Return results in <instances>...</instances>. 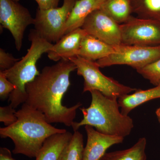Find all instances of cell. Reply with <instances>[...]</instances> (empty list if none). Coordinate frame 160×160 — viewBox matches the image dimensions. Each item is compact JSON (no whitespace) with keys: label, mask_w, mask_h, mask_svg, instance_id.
Returning a JSON list of instances; mask_svg holds the SVG:
<instances>
[{"label":"cell","mask_w":160,"mask_h":160,"mask_svg":"<svg viewBox=\"0 0 160 160\" xmlns=\"http://www.w3.org/2000/svg\"><path fill=\"white\" fill-rule=\"evenodd\" d=\"M19 61L12 55L6 52L4 49H0V69L3 71L11 68Z\"/></svg>","instance_id":"obj_24"},{"label":"cell","mask_w":160,"mask_h":160,"mask_svg":"<svg viewBox=\"0 0 160 160\" xmlns=\"http://www.w3.org/2000/svg\"><path fill=\"white\" fill-rule=\"evenodd\" d=\"M0 160H16L12 158L10 150L6 147L0 148Z\"/></svg>","instance_id":"obj_26"},{"label":"cell","mask_w":160,"mask_h":160,"mask_svg":"<svg viewBox=\"0 0 160 160\" xmlns=\"http://www.w3.org/2000/svg\"><path fill=\"white\" fill-rule=\"evenodd\" d=\"M15 122L0 129L2 138H9L14 144L12 153L36 158L44 142L49 137L67 131L52 126L42 112L23 103L17 111Z\"/></svg>","instance_id":"obj_2"},{"label":"cell","mask_w":160,"mask_h":160,"mask_svg":"<svg viewBox=\"0 0 160 160\" xmlns=\"http://www.w3.org/2000/svg\"><path fill=\"white\" fill-rule=\"evenodd\" d=\"M81 28L88 34L112 46L122 44L120 25L101 9L89 14Z\"/></svg>","instance_id":"obj_10"},{"label":"cell","mask_w":160,"mask_h":160,"mask_svg":"<svg viewBox=\"0 0 160 160\" xmlns=\"http://www.w3.org/2000/svg\"><path fill=\"white\" fill-rule=\"evenodd\" d=\"M84 149L82 134L78 130L74 131L58 160H82Z\"/></svg>","instance_id":"obj_20"},{"label":"cell","mask_w":160,"mask_h":160,"mask_svg":"<svg viewBox=\"0 0 160 160\" xmlns=\"http://www.w3.org/2000/svg\"><path fill=\"white\" fill-rule=\"evenodd\" d=\"M115 51V46L87 34L82 41L78 56L87 60L96 62L107 57L114 53Z\"/></svg>","instance_id":"obj_14"},{"label":"cell","mask_w":160,"mask_h":160,"mask_svg":"<svg viewBox=\"0 0 160 160\" xmlns=\"http://www.w3.org/2000/svg\"><path fill=\"white\" fill-rule=\"evenodd\" d=\"M156 114L159 122L160 123V107L157 109L156 111Z\"/></svg>","instance_id":"obj_27"},{"label":"cell","mask_w":160,"mask_h":160,"mask_svg":"<svg viewBox=\"0 0 160 160\" xmlns=\"http://www.w3.org/2000/svg\"><path fill=\"white\" fill-rule=\"evenodd\" d=\"M69 60L76 66L77 74L84 79L83 92L97 90L110 98L118 99L123 96L134 92L138 89L125 86L103 74L96 62L79 56Z\"/></svg>","instance_id":"obj_5"},{"label":"cell","mask_w":160,"mask_h":160,"mask_svg":"<svg viewBox=\"0 0 160 160\" xmlns=\"http://www.w3.org/2000/svg\"><path fill=\"white\" fill-rule=\"evenodd\" d=\"M10 105L0 107V122L7 126H10L18 120L16 115L17 111Z\"/></svg>","instance_id":"obj_22"},{"label":"cell","mask_w":160,"mask_h":160,"mask_svg":"<svg viewBox=\"0 0 160 160\" xmlns=\"http://www.w3.org/2000/svg\"><path fill=\"white\" fill-rule=\"evenodd\" d=\"M82 28H78L65 34L48 52V57L54 62L69 60L78 55L83 38L87 34Z\"/></svg>","instance_id":"obj_12"},{"label":"cell","mask_w":160,"mask_h":160,"mask_svg":"<svg viewBox=\"0 0 160 160\" xmlns=\"http://www.w3.org/2000/svg\"><path fill=\"white\" fill-rule=\"evenodd\" d=\"M66 131L49 137L46 140L36 157L35 160H58L62 151L72 136Z\"/></svg>","instance_id":"obj_16"},{"label":"cell","mask_w":160,"mask_h":160,"mask_svg":"<svg viewBox=\"0 0 160 160\" xmlns=\"http://www.w3.org/2000/svg\"><path fill=\"white\" fill-rule=\"evenodd\" d=\"M137 71L151 84L158 86L160 84V58Z\"/></svg>","instance_id":"obj_21"},{"label":"cell","mask_w":160,"mask_h":160,"mask_svg":"<svg viewBox=\"0 0 160 160\" xmlns=\"http://www.w3.org/2000/svg\"><path fill=\"white\" fill-rule=\"evenodd\" d=\"M91 102L88 108L80 107L83 119L73 122V131L82 126H89L103 134L125 138L134 127L133 121L120 111L118 99L110 98L97 90L90 92Z\"/></svg>","instance_id":"obj_3"},{"label":"cell","mask_w":160,"mask_h":160,"mask_svg":"<svg viewBox=\"0 0 160 160\" xmlns=\"http://www.w3.org/2000/svg\"><path fill=\"white\" fill-rule=\"evenodd\" d=\"M69 60H62L53 66H46L32 82L26 85V104L42 113L50 124L62 123L72 126L81 103L67 107L63 98L70 86V76L76 70Z\"/></svg>","instance_id":"obj_1"},{"label":"cell","mask_w":160,"mask_h":160,"mask_svg":"<svg viewBox=\"0 0 160 160\" xmlns=\"http://www.w3.org/2000/svg\"><path fill=\"white\" fill-rule=\"evenodd\" d=\"M0 23L8 29L15 41L16 48L20 51L22 45L25 30L34 25V18L29 10L14 0H0Z\"/></svg>","instance_id":"obj_9"},{"label":"cell","mask_w":160,"mask_h":160,"mask_svg":"<svg viewBox=\"0 0 160 160\" xmlns=\"http://www.w3.org/2000/svg\"><path fill=\"white\" fill-rule=\"evenodd\" d=\"M29 39L31 46L26 55L17 62L13 67L2 71L15 86L8 100L14 109L20 104L26 102V85L32 82L40 73L37 68V63L44 53L49 52L53 45L40 36L35 29L30 31Z\"/></svg>","instance_id":"obj_4"},{"label":"cell","mask_w":160,"mask_h":160,"mask_svg":"<svg viewBox=\"0 0 160 160\" xmlns=\"http://www.w3.org/2000/svg\"><path fill=\"white\" fill-rule=\"evenodd\" d=\"M146 138H140L129 149L106 152L99 160H146Z\"/></svg>","instance_id":"obj_18"},{"label":"cell","mask_w":160,"mask_h":160,"mask_svg":"<svg viewBox=\"0 0 160 160\" xmlns=\"http://www.w3.org/2000/svg\"><path fill=\"white\" fill-rule=\"evenodd\" d=\"M15 86L8 79L5 74L0 71V98L6 100L14 89Z\"/></svg>","instance_id":"obj_23"},{"label":"cell","mask_w":160,"mask_h":160,"mask_svg":"<svg viewBox=\"0 0 160 160\" xmlns=\"http://www.w3.org/2000/svg\"><path fill=\"white\" fill-rule=\"evenodd\" d=\"M100 9L120 25L127 22L132 13L130 0H106Z\"/></svg>","instance_id":"obj_17"},{"label":"cell","mask_w":160,"mask_h":160,"mask_svg":"<svg viewBox=\"0 0 160 160\" xmlns=\"http://www.w3.org/2000/svg\"><path fill=\"white\" fill-rule=\"evenodd\" d=\"M87 142L82 160H99L111 146L123 142L124 138L103 134L92 126H85Z\"/></svg>","instance_id":"obj_11"},{"label":"cell","mask_w":160,"mask_h":160,"mask_svg":"<svg viewBox=\"0 0 160 160\" xmlns=\"http://www.w3.org/2000/svg\"><path fill=\"white\" fill-rule=\"evenodd\" d=\"M132 13L141 18L160 22V0H130Z\"/></svg>","instance_id":"obj_19"},{"label":"cell","mask_w":160,"mask_h":160,"mask_svg":"<svg viewBox=\"0 0 160 160\" xmlns=\"http://www.w3.org/2000/svg\"><path fill=\"white\" fill-rule=\"evenodd\" d=\"M115 51L96 61L100 68L114 65H127L138 70L160 58V46H142L121 44L115 46Z\"/></svg>","instance_id":"obj_6"},{"label":"cell","mask_w":160,"mask_h":160,"mask_svg":"<svg viewBox=\"0 0 160 160\" xmlns=\"http://www.w3.org/2000/svg\"><path fill=\"white\" fill-rule=\"evenodd\" d=\"M77 0H64L62 6L46 10H37L35 30L49 42L56 43L64 35L69 14Z\"/></svg>","instance_id":"obj_7"},{"label":"cell","mask_w":160,"mask_h":160,"mask_svg":"<svg viewBox=\"0 0 160 160\" xmlns=\"http://www.w3.org/2000/svg\"><path fill=\"white\" fill-rule=\"evenodd\" d=\"M122 44L130 46H160V22L132 16L120 25Z\"/></svg>","instance_id":"obj_8"},{"label":"cell","mask_w":160,"mask_h":160,"mask_svg":"<svg viewBox=\"0 0 160 160\" xmlns=\"http://www.w3.org/2000/svg\"><path fill=\"white\" fill-rule=\"evenodd\" d=\"M60 0H35L38 6V9L46 10L58 7Z\"/></svg>","instance_id":"obj_25"},{"label":"cell","mask_w":160,"mask_h":160,"mask_svg":"<svg viewBox=\"0 0 160 160\" xmlns=\"http://www.w3.org/2000/svg\"><path fill=\"white\" fill-rule=\"evenodd\" d=\"M14 1H16V2H18L19 1V0H14Z\"/></svg>","instance_id":"obj_28"},{"label":"cell","mask_w":160,"mask_h":160,"mask_svg":"<svg viewBox=\"0 0 160 160\" xmlns=\"http://www.w3.org/2000/svg\"><path fill=\"white\" fill-rule=\"evenodd\" d=\"M160 98V84L153 88L145 90L138 89L131 94L118 99L121 112L128 115L132 109L151 100Z\"/></svg>","instance_id":"obj_15"},{"label":"cell","mask_w":160,"mask_h":160,"mask_svg":"<svg viewBox=\"0 0 160 160\" xmlns=\"http://www.w3.org/2000/svg\"><path fill=\"white\" fill-rule=\"evenodd\" d=\"M106 0H77L70 12L64 30V35L81 28L86 18L100 9Z\"/></svg>","instance_id":"obj_13"}]
</instances>
